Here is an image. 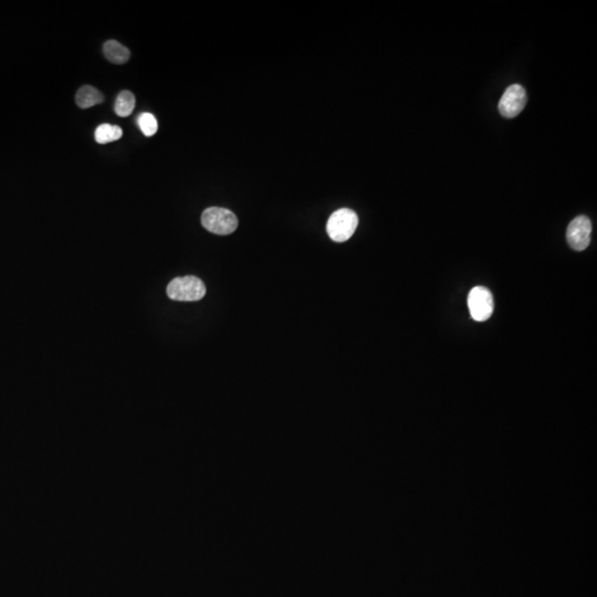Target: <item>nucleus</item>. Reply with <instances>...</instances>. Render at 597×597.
Here are the masks:
<instances>
[{"label": "nucleus", "instance_id": "f257e3e1", "mask_svg": "<svg viewBox=\"0 0 597 597\" xmlns=\"http://www.w3.org/2000/svg\"><path fill=\"white\" fill-rule=\"evenodd\" d=\"M167 295L175 301H199L206 295V287L194 276L175 278L167 286Z\"/></svg>", "mask_w": 597, "mask_h": 597}, {"label": "nucleus", "instance_id": "f03ea898", "mask_svg": "<svg viewBox=\"0 0 597 597\" xmlns=\"http://www.w3.org/2000/svg\"><path fill=\"white\" fill-rule=\"evenodd\" d=\"M202 225L212 234L227 236L237 229V216L226 208L210 207L202 215Z\"/></svg>", "mask_w": 597, "mask_h": 597}, {"label": "nucleus", "instance_id": "7ed1b4c3", "mask_svg": "<svg viewBox=\"0 0 597 597\" xmlns=\"http://www.w3.org/2000/svg\"><path fill=\"white\" fill-rule=\"evenodd\" d=\"M358 225V217L349 208L339 209L331 215L326 230L332 241L344 243L353 236Z\"/></svg>", "mask_w": 597, "mask_h": 597}, {"label": "nucleus", "instance_id": "20e7f679", "mask_svg": "<svg viewBox=\"0 0 597 597\" xmlns=\"http://www.w3.org/2000/svg\"><path fill=\"white\" fill-rule=\"evenodd\" d=\"M494 297L485 287H474L469 292L468 308L472 319L483 322L491 317L494 312Z\"/></svg>", "mask_w": 597, "mask_h": 597}, {"label": "nucleus", "instance_id": "39448f33", "mask_svg": "<svg viewBox=\"0 0 597 597\" xmlns=\"http://www.w3.org/2000/svg\"><path fill=\"white\" fill-rule=\"evenodd\" d=\"M526 92L520 84H512L503 93L499 102V112L507 119H513L520 114L526 106Z\"/></svg>", "mask_w": 597, "mask_h": 597}, {"label": "nucleus", "instance_id": "423d86ee", "mask_svg": "<svg viewBox=\"0 0 597 597\" xmlns=\"http://www.w3.org/2000/svg\"><path fill=\"white\" fill-rule=\"evenodd\" d=\"M592 223L586 216H578L570 223L566 239L570 247L576 252H583L591 243Z\"/></svg>", "mask_w": 597, "mask_h": 597}, {"label": "nucleus", "instance_id": "0eeeda50", "mask_svg": "<svg viewBox=\"0 0 597 597\" xmlns=\"http://www.w3.org/2000/svg\"><path fill=\"white\" fill-rule=\"evenodd\" d=\"M103 101V95L91 86H83L75 95V102L81 109H89L91 106L102 103Z\"/></svg>", "mask_w": 597, "mask_h": 597}, {"label": "nucleus", "instance_id": "6e6552de", "mask_svg": "<svg viewBox=\"0 0 597 597\" xmlns=\"http://www.w3.org/2000/svg\"><path fill=\"white\" fill-rule=\"evenodd\" d=\"M103 52L106 59L115 64L125 63L131 56L129 49L115 40L106 41L104 43Z\"/></svg>", "mask_w": 597, "mask_h": 597}, {"label": "nucleus", "instance_id": "1a4fd4ad", "mask_svg": "<svg viewBox=\"0 0 597 597\" xmlns=\"http://www.w3.org/2000/svg\"><path fill=\"white\" fill-rule=\"evenodd\" d=\"M123 135V131L120 126L111 124H102L95 130V138L99 144H108L114 141L120 140Z\"/></svg>", "mask_w": 597, "mask_h": 597}, {"label": "nucleus", "instance_id": "9d476101", "mask_svg": "<svg viewBox=\"0 0 597 597\" xmlns=\"http://www.w3.org/2000/svg\"><path fill=\"white\" fill-rule=\"evenodd\" d=\"M135 108V97L131 91H122L115 101V113L119 117H126L132 114Z\"/></svg>", "mask_w": 597, "mask_h": 597}, {"label": "nucleus", "instance_id": "9b49d317", "mask_svg": "<svg viewBox=\"0 0 597 597\" xmlns=\"http://www.w3.org/2000/svg\"><path fill=\"white\" fill-rule=\"evenodd\" d=\"M138 123L141 131L143 132V134L147 138H151L158 132V120L151 113H147V112L142 113L138 117Z\"/></svg>", "mask_w": 597, "mask_h": 597}]
</instances>
